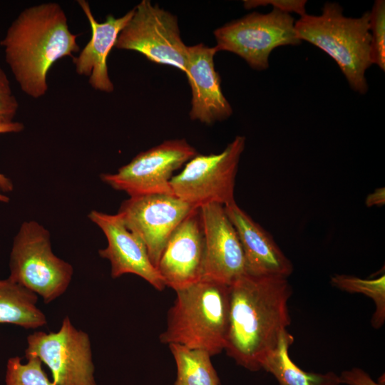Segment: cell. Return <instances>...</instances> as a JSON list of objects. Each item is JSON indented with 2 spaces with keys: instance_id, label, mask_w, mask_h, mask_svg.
Listing matches in <instances>:
<instances>
[{
  "instance_id": "18",
  "label": "cell",
  "mask_w": 385,
  "mask_h": 385,
  "mask_svg": "<svg viewBox=\"0 0 385 385\" xmlns=\"http://www.w3.org/2000/svg\"><path fill=\"white\" fill-rule=\"evenodd\" d=\"M38 296L12 281L0 279V324H11L25 329L46 324L43 312L38 308Z\"/></svg>"
},
{
  "instance_id": "22",
  "label": "cell",
  "mask_w": 385,
  "mask_h": 385,
  "mask_svg": "<svg viewBox=\"0 0 385 385\" xmlns=\"http://www.w3.org/2000/svg\"><path fill=\"white\" fill-rule=\"evenodd\" d=\"M27 359L26 364H22L18 356L8 360L6 385H56L48 379L39 358L31 356Z\"/></svg>"
},
{
  "instance_id": "13",
  "label": "cell",
  "mask_w": 385,
  "mask_h": 385,
  "mask_svg": "<svg viewBox=\"0 0 385 385\" xmlns=\"http://www.w3.org/2000/svg\"><path fill=\"white\" fill-rule=\"evenodd\" d=\"M88 217L101 230L107 239V247L100 249L98 254L109 261L112 278L133 274L159 291L165 289V282L151 262L144 243L127 227L118 213L111 215L93 210L88 214Z\"/></svg>"
},
{
  "instance_id": "24",
  "label": "cell",
  "mask_w": 385,
  "mask_h": 385,
  "mask_svg": "<svg viewBox=\"0 0 385 385\" xmlns=\"http://www.w3.org/2000/svg\"><path fill=\"white\" fill-rule=\"evenodd\" d=\"M306 0H246L243 1L246 9H255L261 6L271 5L272 9L282 12L296 13L300 16L306 14Z\"/></svg>"
},
{
  "instance_id": "16",
  "label": "cell",
  "mask_w": 385,
  "mask_h": 385,
  "mask_svg": "<svg viewBox=\"0 0 385 385\" xmlns=\"http://www.w3.org/2000/svg\"><path fill=\"white\" fill-rule=\"evenodd\" d=\"M224 207L240 239L245 260L246 273L257 277L287 278L293 272V265L272 235L235 201Z\"/></svg>"
},
{
  "instance_id": "11",
  "label": "cell",
  "mask_w": 385,
  "mask_h": 385,
  "mask_svg": "<svg viewBox=\"0 0 385 385\" xmlns=\"http://www.w3.org/2000/svg\"><path fill=\"white\" fill-rule=\"evenodd\" d=\"M195 207L174 195L152 194L129 197L122 202L118 214L143 241L157 269L170 235Z\"/></svg>"
},
{
  "instance_id": "2",
  "label": "cell",
  "mask_w": 385,
  "mask_h": 385,
  "mask_svg": "<svg viewBox=\"0 0 385 385\" xmlns=\"http://www.w3.org/2000/svg\"><path fill=\"white\" fill-rule=\"evenodd\" d=\"M67 16L56 2L24 9L0 41L5 61L20 89L37 99L46 95L50 68L59 59L80 51Z\"/></svg>"
},
{
  "instance_id": "15",
  "label": "cell",
  "mask_w": 385,
  "mask_h": 385,
  "mask_svg": "<svg viewBox=\"0 0 385 385\" xmlns=\"http://www.w3.org/2000/svg\"><path fill=\"white\" fill-rule=\"evenodd\" d=\"M215 46L203 43L188 46L185 70L192 93L190 117L205 124L228 118L232 108L225 97L219 73L215 69Z\"/></svg>"
},
{
  "instance_id": "19",
  "label": "cell",
  "mask_w": 385,
  "mask_h": 385,
  "mask_svg": "<svg viewBox=\"0 0 385 385\" xmlns=\"http://www.w3.org/2000/svg\"><path fill=\"white\" fill-rule=\"evenodd\" d=\"M294 338L285 331L277 348L265 359L262 369L272 374L279 385H339V376L333 371L324 374L307 372L293 362L289 349Z\"/></svg>"
},
{
  "instance_id": "30",
  "label": "cell",
  "mask_w": 385,
  "mask_h": 385,
  "mask_svg": "<svg viewBox=\"0 0 385 385\" xmlns=\"http://www.w3.org/2000/svg\"><path fill=\"white\" fill-rule=\"evenodd\" d=\"M0 202L7 203L9 202V197L4 193L0 192Z\"/></svg>"
},
{
  "instance_id": "5",
  "label": "cell",
  "mask_w": 385,
  "mask_h": 385,
  "mask_svg": "<svg viewBox=\"0 0 385 385\" xmlns=\"http://www.w3.org/2000/svg\"><path fill=\"white\" fill-rule=\"evenodd\" d=\"M10 278L50 303L62 295L73 269L52 251L49 231L36 220L22 222L15 235L9 260Z\"/></svg>"
},
{
  "instance_id": "12",
  "label": "cell",
  "mask_w": 385,
  "mask_h": 385,
  "mask_svg": "<svg viewBox=\"0 0 385 385\" xmlns=\"http://www.w3.org/2000/svg\"><path fill=\"white\" fill-rule=\"evenodd\" d=\"M205 237L202 278L227 285L246 274L245 260L237 233L225 207H200Z\"/></svg>"
},
{
  "instance_id": "23",
  "label": "cell",
  "mask_w": 385,
  "mask_h": 385,
  "mask_svg": "<svg viewBox=\"0 0 385 385\" xmlns=\"http://www.w3.org/2000/svg\"><path fill=\"white\" fill-rule=\"evenodd\" d=\"M369 31L371 34V60L385 71V1H375L369 12Z\"/></svg>"
},
{
  "instance_id": "10",
  "label": "cell",
  "mask_w": 385,
  "mask_h": 385,
  "mask_svg": "<svg viewBox=\"0 0 385 385\" xmlns=\"http://www.w3.org/2000/svg\"><path fill=\"white\" fill-rule=\"evenodd\" d=\"M27 343L26 357L35 356L46 364L56 385H96L89 337L68 317L58 332H35Z\"/></svg>"
},
{
  "instance_id": "25",
  "label": "cell",
  "mask_w": 385,
  "mask_h": 385,
  "mask_svg": "<svg viewBox=\"0 0 385 385\" xmlns=\"http://www.w3.org/2000/svg\"><path fill=\"white\" fill-rule=\"evenodd\" d=\"M338 376L340 383L347 385H380L374 381L366 371L359 368L343 371Z\"/></svg>"
},
{
  "instance_id": "28",
  "label": "cell",
  "mask_w": 385,
  "mask_h": 385,
  "mask_svg": "<svg viewBox=\"0 0 385 385\" xmlns=\"http://www.w3.org/2000/svg\"><path fill=\"white\" fill-rule=\"evenodd\" d=\"M385 203L384 188H379L374 192L369 193L365 200V205L367 207L382 206Z\"/></svg>"
},
{
  "instance_id": "17",
  "label": "cell",
  "mask_w": 385,
  "mask_h": 385,
  "mask_svg": "<svg viewBox=\"0 0 385 385\" xmlns=\"http://www.w3.org/2000/svg\"><path fill=\"white\" fill-rule=\"evenodd\" d=\"M91 29V37L77 57L73 58L77 74L88 77V83L96 91L111 93L114 86L108 75L107 58L119 34L133 14V9L121 17L108 14L103 22L95 19L87 1L78 0Z\"/></svg>"
},
{
  "instance_id": "14",
  "label": "cell",
  "mask_w": 385,
  "mask_h": 385,
  "mask_svg": "<svg viewBox=\"0 0 385 385\" xmlns=\"http://www.w3.org/2000/svg\"><path fill=\"white\" fill-rule=\"evenodd\" d=\"M204 258L205 237L198 207L170 235L157 270L165 286L178 291L202 279Z\"/></svg>"
},
{
  "instance_id": "8",
  "label": "cell",
  "mask_w": 385,
  "mask_h": 385,
  "mask_svg": "<svg viewBox=\"0 0 385 385\" xmlns=\"http://www.w3.org/2000/svg\"><path fill=\"white\" fill-rule=\"evenodd\" d=\"M114 48L139 52L150 61L183 73L186 70L188 46L181 38L177 17L149 0H142L133 8Z\"/></svg>"
},
{
  "instance_id": "29",
  "label": "cell",
  "mask_w": 385,
  "mask_h": 385,
  "mask_svg": "<svg viewBox=\"0 0 385 385\" xmlns=\"http://www.w3.org/2000/svg\"><path fill=\"white\" fill-rule=\"evenodd\" d=\"M14 96L10 81L4 71L0 67V101L8 99Z\"/></svg>"
},
{
  "instance_id": "7",
  "label": "cell",
  "mask_w": 385,
  "mask_h": 385,
  "mask_svg": "<svg viewBox=\"0 0 385 385\" xmlns=\"http://www.w3.org/2000/svg\"><path fill=\"white\" fill-rule=\"evenodd\" d=\"M245 142V136L237 135L218 154H197L171 178L173 195L195 207L208 203L225 206L235 201V178Z\"/></svg>"
},
{
  "instance_id": "27",
  "label": "cell",
  "mask_w": 385,
  "mask_h": 385,
  "mask_svg": "<svg viewBox=\"0 0 385 385\" xmlns=\"http://www.w3.org/2000/svg\"><path fill=\"white\" fill-rule=\"evenodd\" d=\"M19 106L14 95L8 99L0 101V123L14 121Z\"/></svg>"
},
{
  "instance_id": "26",
  "label": "cell",
  "mask_w": 385,
  "mask_h": 385,
  "mask_svg": "<svg viewBox=\"0 0 385 385\" xmlns=\"http://www.w3.org/2000/svg\"><path fill=\"white\" fill-rule=\"evenodd\" d=\"M24 130V125L19 121L0 123V134L16 133ZM14 189L11 179L0 172V190L3 192H10Z\"/></svg>"
},
{
  "instance_id": "1",
  "label": "cell",
  "mask_w": 385,
  "mask_h": 385,
  "mask_svg": "<svg viewBox=\"0 0 385 385\" xmlns=\"http://www.w3.org/2000/svg\"><path fill=\"white\" fill-rule=\"evenodd\" d=\"M287 278L245 274L230 285L229 327L225 350L237 364L262 369L291 323Z\"/></svg>"
},
{
  "instance_id": "21",
  "label": "cell",
  "mask_w": 385,
  "mask_h": 385,
  "mask_svg": "<svg viewBox=\"0 0 385 385\" xmlns=\"http://www.w3.org/2000/svg\"><path fill=\"white\" fill-rule=\"evenodd\" d=\"M331 284L349 293H360L371 298L375 311L371 323L375 329L381 328L385 322V275L374 279H361L352 275L335 274L330 279Z\"/></svg>"
},
{
  "instance_id": "6",
  "label": "cell",
  "mask_w": 385,
  "mask_h": 385,
  "mask_svg": "<svg viewBox=\"0 0 385 385\" xmlns=\"http://www.w3.org/2000/svg\"><path fill=\"white\" fill-rule=\"evenodd\" d=\"M295 21L289 14L272 9L267 14L250 13L232 21L214 31L218 51L232 52L255 70L269 67V57L276 48L297 45Z\"/></svg>"
},
{
  "instance_id": "20",
  "label": "cell",
  "mask_w": 385,
  "mask_h": 385,
  "mask_svg": "<svg viewBox=\"0 0 385 385\" xmlns=\"http://www.w3.org/2000/svg\"><path fill=\"white\" fill-rule=\"evenodd\" d=\"M168 346L177 367L174 385H220L207 351L176 344Z\"/></svg>"
},
{
  "instance_id": "3",
  "label": "cell",
  "mask_w": 385,
  "mask_h": 385,
  "mask_svg": "<svg viewBox=\"0 0 385 385\" xmlns=\"http://www.w3.org/2000/svg\"><path fill=\"white\" fill-rule=\"evenodd\" d=\"M175 292L160 342L202 349L211 356L225 350L229 327L230 285L202 279Z\"/></svg>"
},
{
  "instance_id": "4",
  "label": "cell",
  "mask_w": 385,
  "mask_h": 385,
  "mask_svg": "<svg viewBox=\"0 0 385 385\" xmlns=\"http://www.w3.org/2000/svg\"><path fill=\"white\" fill-rule=\"evenodd\" d=\"M370 14L346 17L336 2L324 4L319 15L304 14L295 21L299 39L307 41L328 54L337 63L350 87L365 94V73L371 60Z\"/></svg>"
},
{
  "instance_id": "9",
  "label": "cell",
  "mask_w": 385,
  "mask_h": 385,
  "mask_svg": "<svg viewBox=\"0 0 385 385\" xmlns=\"http://www.w3.org/2000/svg\"><path fill=\"white\" fill-rule=\"evenodd\" d=\"M185 139L168 140L139 153L115 173H102V182L129 197L173 195L170 181L173 173L197 155Z\"/></svg>"
}]
</instances>
